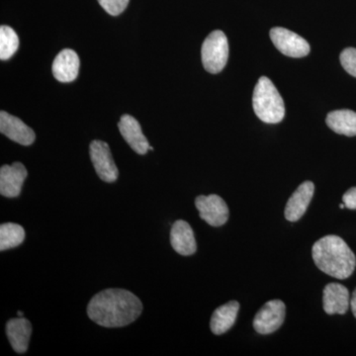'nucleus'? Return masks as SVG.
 Returning a JSON list of instances; mask_svg holds the SVG:
<instances>
[{
    "mask_svg": "<svg viewBox=\"0 0 356 356\" xmlns=\"http://www.w3.org/2000/svg\"><path fill=\"white\" fill-rule=\"evenodd\" d=\"M143 311L140 300L125 289L103 290L96 294L88 307L89 318L105 327H120L130 325Z\"/></svg>",
    "mask_w": 356,
    "mask_h": 356,
    "instance_id": "f257e3e1",
    "label": "nucleus"
},
{
    "mask_svg": "<svg viewBox=\"0 0 356 356\" xmlns=\"http://www.w3.org/2000/svg\"><path fill=\"white\" fill-rule=\"evenodd\" d=\"M312 255L321 271L337 280H346L355 271V255L341 236L330 235L320 238L313 245Z\"/></svg>",
    "mask_w": 356,
    "mask_h": 356,
    "instance_id": "f03ea898",
    "label": "nucleus"
},
{
    "mask_svg": "<svg viewBox=\"0 0 356 356\" xmlns=\"http://www.w3.org/2000/svg\"><path fill=\"white\" fill-rule=\"evenodd\" d=\"M254 113L264 123L277 124L285 116L284 102L280 93L266 76L257 81L252 95Z\"/></svg>",
    "mask_w": 356,
    "mask_h": 356,
    "instance_id": "7ed1b4c3",
    "label": "nucleus"
},
{
    "mask_svg": "<svg viewBox=\"0 0 356 356\" xmlns=\"http://www.w3.org/2000/svg\"><path fill=\"white\" fill-rule=\"evenodd\" d=\"M204 67L210 74H219L228 62L229 44L224 32L216 30L205 39L201 50Z\"/></svg>",
    "mask_w": 356,
    "mask_h": 356,
    "instance_id": "20e7f679",
    "label": "nucleus"
},
{
    "mask_svg": "<svg viewBox=\"0 0 356 356\" xmlns=\"http://www.w3.org/2000/svg\"><path fill=\"white\" fill-rule=\"evenodd\" d=\"M270 39L274 46L283 55L290 58H303L310 53V44L296 33L282 27L270 30Z\"/></svg>",
    "mask_w": 356,
    "mask_h": 356,
    "instance_id": "39448f33",
    "label": "nucleus"
},
{
    "mask_svg": "<svg viewBox=\"0 0 356 356\" xmlns=\"http://www.w3.org/2000/svg\"><path fill=\"white\" fill-rule=\"evenodd\" d=\"M286 307L280 300H271L257 312L254 320L255 331L261 334H269L277 331L284 323Z\"/></svg>",
    "mask_w": 356,
    "mask_h": 356,
    "instance_id": "423d86ee",
    "label": "nucleus"
},
{
    "mask_svg": "<svg viewBox=\"0 0 356 356\" xmlns=\"http://www.w3.org/2000/svg\"><path fill=\"white\" fill-rule=\"evenodd\" d=\"M89 152L98 177L108 184L116 181L119 175L118 168L115 165L108 144L99 140H93L89 147Z\"/></svg>",
    "mask_w": 356,
    "mask_h": 356,
    "instance_id": "0eeeda50",
    "label": "nucleus"
},
{
    "mask_svg": "<svg viewBox=\"0 0 356 356\" xmlns=\"http://www.w3.org/2000/svg\"><path fill=\"white\" fill-rule=\"evenodd\" d=\"M195 206L201 219L212 227H221L229 219V208L224 199L211 194L209 196H198Z\"/></svg>",
    "mask_w": 356,
    "mask_h": 356,
    "instance_id": "6e6552de",
    "label": "nucleus"
},
{
    "mask_svg": "<svg viewBox=\"0 0 356 356\" xmlns=\"http://www.w3.org/2000/svg\"><path fill=\"white\" fill-rule=\"evenodd\" d=\"M28 172L21 163L11 165H2L0 168V193L7 198L20 195Z\"/></svg>",
    "mask_w": 356,
    "mask_h": 356,
    "instance_id": "1a4fd4ad",
    "label": "nucleus"
},
{
    "mask_svg": "<svg viewBox=\"0 0 356 356\" xmlns=\"http://www.w3.org/2000/svg\"><path fill=\"white\" fill-rule=\"evenodd\" d=\"M0 132L22 146H30L36 139V135L31 128L17 117L6 111L0 112Z\"/></svg>",
    "mask_w": 356,
    "mask_h": 356,
    "instance_id": "9d476101",
    "label": "nucleus"
},
{
    "mask_svg": "<svg viewBox=\"0 0 356 356\" xmlns=\"http://www.w3.org/2000/svg\"><path fill=\"white\" fill-rule=\"evenodd\" d=\"M323 305L327 315H344L350 306L348 288L339 283H330L323 293Z\"/></svg>",
    "mask_w": 356,
    "mask_h": 356,
    "instance_id": "9b49d317",
    "label": "nucleus"
},
{
    "mask_svg": "<svg viewBox=\"0 0 356 356\" xmlns=\"http://www.w3.org/2000/svg\"><path fill=\"white\" fill-rule=\"evenodd\" d=\"M315 192L312 181L303 182L292 194L285 207V218L290 222H296L303 217Z\"/></svg>",
    "mask_w": 356,
    "mask_h": 356,
    "instance_id": "f8f14e48",
    "label": "nucleus"
},
{
    "mask_svg": "<svg viewBox=\"0 0 356 356\" xmlns=\"http://www.w3.org/2000/svg\"><path fill=\"white\" fill-rule=\"evenodd\" d=\"M119 131L124 140L134 152L139 154H146L149 149V144L142 132L139 122L131 115H123L118 123Z\"/></svg>",
    "mask_w": 356,
    "mask_h": 356,
    "instance_id": "ddd939ff",
    "label": "nucleus"
},
{
    "mask_svg": "<svg viewBox=\"0 0 356 356\" xmlns=\"http://www.w3.org/2000/svg\"><path fill=\"white\" fill-rule=\"evenodd\" d=\"M170 243L177 254L188 257L195 254L197 250L195 236L191 225L184 220H178L172 225L170 231Z\"/></svg>",
    "mask_w": 356,
    "mask_h": 356,
    "instance_id": "4468645a",
    "label": "nucleus"
},
{
    "mask_svg": "<svg viewBox=\"0 0 356 356\" xmlns=\"http://www.w3.org/2000/svg\"><path fill=\"white\" fill-rule=\"evenodd\" d=\"M79 58L76 51L65 49L53 63V74L60 83H72L79 76Z\"/></svg>",
    "mask_w": 356,
    "mask_h": 356,
    "instance_id": "2eb2a0df",
    "label": "nucleus"
},
{
    "mask_svg": "<svg viewBox=\"0 0 356 356\" xmlns=\"http://www.w3.org/2000/svg\"><path fill=\"white\" fill-rule=\"evenodd\" d=\"M32 325L25 318H13L6 325V334L11 346L17 353H24L29 346Z\"/></svg>",
    "mask_w": 356,
    "mask_h": 356,
    "instance_id": "dca6fc26",
    "label": "nucleus"
},
{
    "mask_svg": "<svg viewBox=\"0 0 356 356\" xmlns=\"http://www.w3.org/2000/svg\"><path fill=\"white\" fill-rule=\"evenodd\" d=\"M240 310V304L231 301L215 310L211 318L210 327L213 334L220 336L225 334L235 325L236 316Z\"/></svg>",
    "mask_w": 356,
    "mask_h": 356,
    "instance_id": "f3484780",
    "label": "nucleus"
},
{
    "mask_svg": "<svg viewBox=\"0 0 356 356\" xmlns=\"http://www.w3.org/2000/svg\"><path fill=\"white\" fill-rule=\"evenodd\" d=\"M327 125L339 135L355 137L356 136V112L351 110H336L327 114Z\"/></svg>",
    "mask_w": 356,
    "mask_h": 356,
    "instance_id": "a211bd4d",
    "label": "nucleus"
},
{
    "mask_svg": "<svg viewBox=\"0 0 356 356\" xmlns=\"http://www.w3.org/2000/svg\"><path fill=\"white\" fill-rule=\"evenodd\" d=\"M25 231L20 225L6 222L0 226V250L18 247L24 242Z\"/></svg>",
    "mask_w": 356,
    "mask_h": 356,
    "instance_id": "6ab92c4d",
    "label": "nucleus"
},
{
    "mask_svg": "<svg viewBox=\"0 0 356 356\" xmlns=\"http://www.w3.org/2000/svg\"><path fill=\"white\" fill-rule=\"evenodd\" d=\"M19 47V38L13 28L2 25L0 27V58L9 60Z\"/></svg>",
    "mask_w": 356,
    "mask_h": 356,
    "instance_id": "aec40b11",
    "label": "nucleus"
},
{
    "mask_svg": "<svg viewBox=\"0 0 356 356\" xmlns=\"http://www.w3.org/2000/svg\"><path fill=\"white\" fill-rule=\"evenodd\" d=\"M341 64L346 72L350 76L356 77V49L348 48L341 51Z\"/></svg>",
    "mask_w": 356,
    "mask_h": 356,
    "instance_id": "412c9836",
    "label": "nucleus"
},
{
    "mask_svg": "<svg viewBox=\"0 0 356 356\" xmlns=\"http://www.w3.org/2000/svg\"><path fill=\"white\" fill-rule=\"evenodd\" d=\"M98 2L110 15L118 16L128 6L129 0H98Z\"/></svg>",
    "mask_w": 356,
    "mask_h": 356,
    "instance_id": "4be33fe9",
    "label": "nucleus"
},
{
    "mask_svg": "<svg viewBox=\"0 0 356 356\" xmlns=\"http://www.w3.org/2000/svg\"><path fill=\"white\" fill-rule=\"evenodd\" d=\"M343 201L346 208L356 210V187H353L344 193Z\"/></svg>",
    "mask_w": 356,
    "mask_h": 356,
    "instance_id": "5701e85b",
    "label": "nucleus"
},
{
    "mask_svg": "<svg viewBox=\"0 0 356 356\" xmlns=\"http://www.w3.org/2000/svg\"><path fill=\"white\" fill-rule=\"evenodd\" d=\"M350 307L353 316L356 318V288L355 291L353 293V296L350 297Z\"/></svg>",
    "mask_w": 356,
    "mask_h": 356,
    "instance_id": "b1692460",
    "label": "nucleus"
},
{
    "mask_svg": "<svg viewBox=\"0 0 356 356\" xmlns=\"http://www.w3.org/2000/svg\"><path fill=\"white\" fill-rule=\"evenodd\" d=\"M339 208H341V209H343V208H346V205H344V203L341 204V205H339Z\"/></svg>",
    "mask_w": 356,
    "mask_h": 356,
    "instance_id": "393cba45",
    "label": "nucleus"
},
{
    "mask_svg": "<svg viewBox=\"0 0 356 356\" xmlns=\"http://www.w3.org/2000/svg\"><path fill=\"white\" fill-rule=\"evenodd\" d=\"M18 316H19V317H23V313L22 312H18Z\"/></svg>",
    "mask_w": 356,
    "mask_h": 356,
    "instance_id": "a878e982",
    "label": "nucleus"
}]
</instances>
